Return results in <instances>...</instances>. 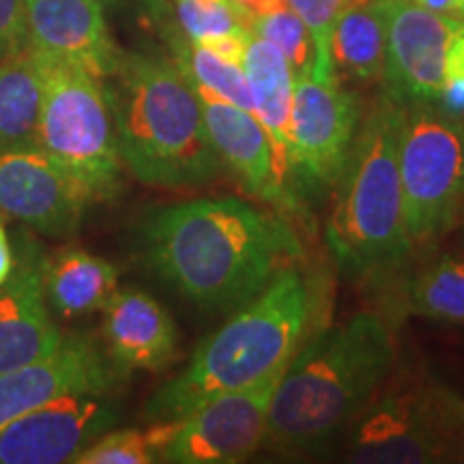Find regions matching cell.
<instances>
[{
    "instance_id": "6da1fadb",
    "label": "cell",
    "mask_w": 464,
    "mask_h": 464,
    "mask_svg": "<svg viewBox=\"0 0 464 464\" xmlns=\"http://www.w3.org/2000/svg\"><path fill=\"white\" fill-rule=\"evenodd\" d=\"M140 256L153 276L205 312H235L304 258L286 219L228 196L150 211Z\"/></svg>"
},
{
    "instance_id": "7a4b0ae2",
    "label": "cell",
    "mask_w": 464,
    "mask_h": 464,
    "mask_svg": "<svg viewBox=\"0 0 464 464\" xmlns=\"http://www.w3.org/2000/svg\"><path fill=\"white\" fill-rule=\"evenodd\" d=\"M396 362L393 335L374 312L316 329L277 382L265 448L282 458H314L338 448Z\"/></svg>"
},
{
    "instance_id": "3957f363",
    "label": "cell",
    "mask_w": 464,
    "mask_h": 464,
    "mask_svg": "<svg viewBox=\"0 0 464 464\" xmlns=\"http://www.w3.org/2000/svg\"><path fill=\"white\" fill-rule=\"evenodd\" d=\"M324 286L314 274L286 266L263 293L232 312L218 332L196 346L189 363L150 396V423L177 421L222 393L246 390L282 372L316 332Z\"/></svg>"
},
{
    "instance_id": "277c9868",
    "label": "cell",
    "mask_w": 464,
    "mask_h": 464,
    "mask_svg": "<svg viewBox=\"0 0 464 464\" xmlns=\"http://www.w3.org/2000/svg\"><path fill=\"white\" fill-rule=\"evenodd\" d=\"M123 168L150 188L196 189L222 174L200 100L177 63L123 52L103 80Z\"/></svg>"
},
{
    "instance_id": "5b68a950",
    "label": "cell",
    "mask_w": 464,
    "mask_h": 464,
    "mask_svg": "<svg viewBox=\"0 0 464 464\" xmlns=\"http://www.w3.org/2000/svg\"><path fill=\"white\" fill-rule=\"evenodd\" d=\"M400 116L402 106L381 92L363 112L355 147L334 189L324 241L351 280H387L415 252L406 235L398 170Z\"/></svg>"
},
{
    "instance_id": "8992f818",
    "label": "cell",
    "mask_w": 464,
    "mask_h": 464,
    "mask_svg": "<svg viewBox=\"0 0 464 464\" xmlns=\"http://www.w3.org/2000/svg\"><path fill=\"white\" fill-rule=\"evenodd\" d=\"M460 396L426 368L398 362L355 426L342 440L348 462L428 464L464 458Z\"/></svg>"
},
{
    "instance_id": "52a82bcc",
    "label": "cell",
    "mask_w": 464,
    "mask_h": 464,
    "mask_svg": "<svg viewBox=\"0 0 464 464\" xmlns=\"http://www.w3.org/2000/svg\"><path fill=\"white\" fill-rule=\"evenodd\" d=\"M42 56V54H39ZM44 61L37 147L89 191L92 202L121 191L123 161L103 80L67 63Z\"/></svg>"
},
{
    "instance_id": "ba28073f",
    "label": "cell",
    "mask_w": 464,
    "mask_h": 464,
    "mask_svg": "<svg viewBox=\"0 0 464 464\" xmlns=\"http://www.w3.org/2000/svg\"><path fill=\"white\" fill-rule=\"evenodd\" d=\"M398 170L415 249L434 246L464 222V121L437 103L402 106Z\"/></svg>"
},
{
    "instance_id": "9c48e42d",
    "label": "cell",
    "mask_w": 464,
    "mask_h": 464,
    "mask_svg": "<svg viewBox=\"0 0 464 464\" xmlns=\"http://www.w3.org/2000/svg\"><path fill=\"white\" fill-rule=\"evenodd\" d=\"M363 103L340 78L295 75L290 108L288 191L295 208L334 194L355 147Z\"/></svg>"
},
{
    "instance_id": "30bf717a",
    "label": "cell",
    "mask_w": 464,
    "mask_h": 464,
    "mask_svg": "<svg viewBox=\"0 0 464 464\" xmlns=\"http://www.w3.org/2000/svg\"><path fill=\"white\" fill-rule=\"evenodd\" d=\"M282 372L271 374L246 390L207 400L198 409L174 421L160 460L174 464L249 460L265 445L271 400Z\"/></svg>"
},
{
    "instance_id": "8fae6325",
    "label": "cell",
    "mask_w": 464,
    "mask_h": 464,
    "mask_svg": "<svg viewBox=\"0 0 464 464\" xmlns=\"http://www.w3.org/2000/svg\"><path fill=\"white\" fill-rule=\"evenodd\" d=\"M387 48L382 92L398 106L439 103L450 45L464 22L420 7L413 0H385Z\"/></svg>"
},
{
    "instance_id": "7c38bea8",
    "label": "cell",
    "mask_w": 464,
    "mask_h": 464,
    "mask_svg": "<svg viewBox=\"0 0 464 464\" xmlns=\"http://www.w3.org/2000/svg\"><path fill=\"white\" fill-rule=\"evenodd\" d=\"M123 376L95 338L65 334L52 355L0 374V430L65 396L114 393Z\"/></svg>"
},
{
    "instance_id": "4fadbf2b",
    "label": "cell",
    "mask_w": 464,
    "mask_h": 464,
    "mask_svg": "<svg viewBox=\"0 0 464 464\" xmlns=\"http://www.w3.org/2000/svg\"><path fill=\"white\" fill-rule=\"evenodd\" d=\"M91 205L89 191L37 144L0 149V216L52 239H67Z\"/></svg>"
},
{
    "instance_id": "5bb4252c",
    "label": "cell",
    "mask_w": 464,
    "mask_h": 464,
    "mask_svg": "<svg viewBox=\"0 0 464 464\" xmlns=\"http://www.w3.org/2000/svg\"><path fill=\"white\" fill-rule=\"evenodd\" d=\"M112 393H75L33 411L0 430V464H58L112 430Z\"/></svg>"
},
{
    "instance_id": "9a60e30c",
    "label": "cell",
    "mask_w": 464,
    "mask_h": 464,
    "mask_svg": "<svg viewBox=\"0 0 464 464\" xmlns=\"http://www.w3.org/2000/svg\"><path fill=\"white\" fill-rule=\"evenodd\" d=\"M14 271L0 286V374L52 355L65 334L45 297V256L28 230L14 237Z\"/></svg>"
},
{
    "instance_id": "2e32d148",
    "label": "cell",
    "mask_w": 464,
    "mask_h": 464,
    "mask_svg": "<svg viewBox=\"0 0 464 464\" xmlns=\"http://www.w3.org/2000/svg\"><path fill=\"white\" fill-rule=\"evenodd\" d=\"M26 45L100 80L114 73L123 54L108 31L100 0H26Z\"/></svg>"
},
{
    "instance_id": "e0dca14e",
    "label": "cell",
    "mask_w": 464,
    "mask_h": 464,
    "mask_svg": "<svg viewBox=\"0 0 464 464\" xmlns=\"http://www.w3.org/2000/svg\"><path fill=\"white\" fill-rule=\"evenodd\" d=\"M191 86L200 100L208 140L222 168L230 172L246 194L269 205L293 208L277 170L274 144L256 114L219 100L202 86Z\"/></svg>"
},
{
    "instance_id": "ac0fdd59",
    "label": "cell",
    "mask_w": 464,
    "mask_h": 464,
    "mask_svg": "<svg viewBox=\"0 0 464 464\" xmlns=\"http://www.w3.org/2000/svg\"><path fill=\"white\" fill-rule=\"evenodd\" d=\"M106 351L121 372H161L177 357L179 329L172 316L149 293L116 290L103 305Z\"/></svg>"
},
{
    "instance_id": "d6986e66",
    "label": "cell",
    "mask_w": 464,
    "mask_h": 464,
    "mask_svg": "<svg viewBox=\"0 0 464 464\" xmlns=\"http://www.w3.org/2000/svg\"><path fill=\"white\" fill-rule=\"evenodd\" d=\"M243 73H246L254 100V114L263 123L274 144L277 170L288 191V160H290V108H293V69L286 56L274 44L258 34L249 33L246 54H243ZM295 208V202L290 198Z\"/></svg>"
},
{
    "instance_id": "ffe728a7",
    "label": "cell",
    "mask_w": 464,
    "mask_h": 464,
    "mask_svg": "<svg viewBox=\"0 0 464 464\" xmlns=\"http://www.w3.org/2000/svg\"><path fill=\"white\" fill-rule=\"evenodd\" d=\"M45 297L61 318L103 310L119 290V271L110 260L80 247H65L45 256Z\"/></svg>"
},
{
    "instance_id": "44dd1931",
    "label": "cell",
    "mask_w": 464,
    "mask_h": 464,
    "mask_svg": "<svg viewBox=\"0 0 464 464\" xmlns=\"http://www.w3.org/2000/svg\"><path fill=\"white\" fill-rule=\"evenodd\" d=\"M387 48L385 0H346L332 31L335 75L372 86L382 80Z\"/></svg>"
},
{
    "instance_id": "7402d4cb",
    "label": "cell",
    "mask_w": 464,
    "mask_h": 464,
    "mask_svg": "<svg viewBox=\"0 0 464 464\" xmlns=\"http://www.w3.org/2000/svg\"><path fill=\"white\" fill-rule=\"evenodd\" d=\"M42 103V56L24 45L0 58V149L37 144Z\"/></svg>"
},
{
    "instance_id": "603a6c76",
    "label": "cell",
    "mask_w": 464,
    "mask_h": 464,
    "mask_svg": "<svg viewBox=\"0 0 464 464\" xmlns=\"http://www.w3.org/2000/svg\"><path fill=\"white\" fill-rule=\"evenodd\" d=\"M166 37L172 50V61L188 75L191 84L202 86L219 100L235 103V106L254 114L252 91H249L241 65L218 56L207 45L191 42L185 37L181 28H170Z\"/></svg>"
},
{
    "instance_id": "cb8c5ba5",
    "label": "cell",
    "mask_w": 464,
    "mask_h": 464,
    "mask_svg": "<svg viewBox=\"0 0 464 464\" xmlns=\"http://www.w3.org/2000/svg\"><path fill=\"white\" fill-rule=\"evenodd\" d=\"M411 314L440 323H464V256L443 254L406 282Z\"/></svg>"
},
{
    "instance_id": "d4e9b609",
    "label": "cell",
    "mask_w": 464,
    "mask_h": 464,
    "mask_svg": "<svg viewBox=\"0 0 464 464\" xmlns=\"http://www.w3.org/2000/svg\"><path fill=\"white\" fill-rule=\"evenodd\" d=\"M174 421L150 423L149 430H108L73 458V464H150L172 434Z\"/></svg>"
},
{
    "instance_id": "484cf974",
    "label": "cell",
    "mask_w": 464,
    "mask_h": 464,
    "mask_svg": "<svg viewBox=\"0 0 464 464\" xmlns=\"http://www.w3.org/2000/svg\"><path fill=\"white\" fill-rule=\"evenodd\" d=\"M249 33L276 45L286 56L293 75L312 73L316 65V45L307 26L290 7L258 15L249 22Z\"/></svg>"
},
{
    "instance_id": "4316f807",
    "label": "cell",
    "mask_w": 464,
    "mask_h": 464,
    "mask_svg": "<svg viewBox=\"0 0 464 464\" xmlns=\"http://www.w3.org/2000/svg\"><path fill=\"white\" fill-rule=\"evenodd\" d=\"M179 28L196 44L247 31L235 0H174Z\"/></svg>"
},
{
    "instance_id": "83f0119b",
    "label": "cell",
    "mask_w": 464,
    "mask_h": 464,
    "mask_svg": "<svg viewBox=\"0 0 464 464\" xmlns=\"http://www.w3.org/2000/svg\"><path fill=\"white\" fill-rule=\"evenodd\" d=\"M288 7L301 17L316 45V78H338L332 63V31L346 0H286Z\"/></svg>"
},
{
    "instance_id": "f1b7e54d",
    "label": "cell",
    "mask_w": 464,
    "mask_h": 464,
    "mask_svg": "<svg viewBox=\"0 0 464 464\" xmlns=\"http://www.w3.org/2000/svg\"><path fill=\"white\" fill-rule=\"evenodd\" d=\"M437 106L454 119L464 121V31L450 45L443 91Z\"/></svg>"
},
{
    "instance_id": "f546056e",
    "label": "cell",
    "mask_w": 464,
    "mask_h": 464,
    "mask_svg": "<svg viewBox=\"0 0 464 464\" xmlns=\"http://www.w3.org/2000/svg\"><path fill=\"white\" fill-rule=\"evenodd\" d=\"M26 45V0H0V58Z\"/></svg>"
},
{
    "instance_id": "4dcf8cb0",
    "label": "cell",
    "mask_w": 464,
    "mask_h": 464,
    "mask_svg": "<svg viewBox=\"0 0 464 464\" xmlns=\"http://www.w3.org/2000/svg\"><path fill=\"white\" fill-rule=\"evenodd\" d=\"M235 3L241 11L247 31H249V22H252L254 17L274 14V11H277V9L288 7L286 0H235Z\"/></svg>"
},
{
    "instance_id": "1f68e13d",
    "label": "cell",
    "mask_w": 464,
    "mask_h": 464,
    "mask_svg": "<svg viewBox=\"0 0 464 464\" xmlns=\"http://www.w3.org/2000/svg\"><path fill=\"white\" fill-rule=\"evenodd\" d=\"M420 7L432 11V14L454 17L464 22V0H413Z\"/></svg>"
},
{
    "instance_id": "d6a6232c",
    "label": "cell",
    "mask_w": 464,
    "mask_h": 464,
    "mask_svg": "<svg viewBox=\"0 0 464 464\" xmlns=\"http://www.w3.org/2000/svg\"><path fill=\"white\" fill-rule=\"evenodd\" d=\"M14 243H11L7 235V226H5L3 218H0V286H3L5 280L11 276V271H14Z\"/></svg>"
},
{
    "instance_id": "836d02e7",
    "label": "cell",
    "mask_w": 464,
    "mask_h": 464,
    "mask_svg": "<svg viewBox=\"0 0 464 464\" xmlns=\"http://www.w3.org/2000/svg\"><path fill=\"white\" fill-rule=\"evenodd\" d=\"M462 413H464V402H462Z\"/></svg>"
}]
</instances>
